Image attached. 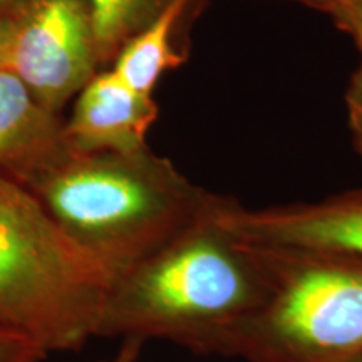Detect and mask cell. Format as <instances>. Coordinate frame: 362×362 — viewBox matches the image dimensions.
<instances>
[{
	"instance_id": "cell-1",
	"label": "cell",
	"mask_w": 362,
	"mask_h": 362,
	"mask_svg": "<svg viewBox=\"0 0 362 362\" xmlns=\"http://www.w3.org/2000/svg\"><path fill=\"white\" fill-rule=\"evenodd\" d=\"M225 200L211 194L187 226L115 280L96 337L235 356L240 334L269 296L270 275L260 248L228 225Z\"/></svg>"
},
{
	"instance_id": "cell-2",
	"label": "cell",
	"mask_w": 362,
	"mask_h": 362,
	"mask_svg": "<svg viewBox=\"0 0 362 362\" xmlns=\"http://www.w3.org/2000/svg\"><path fill=\"white\" fill-rule=\"evenodd\" d=\"M16 180L115 280L187 226L211 198L149 149L83 153L62 141Z\"/></svg>"
},
{
	"instance_id": "cell-3",
	"label": "cell",
	"mask_w": 362,
	"mask_h": 362,
	"mask_svg": "<svg viewBox=\"0 0 362 362\" xmlns=\"http://www.w3.org/2000/svg\"><path fill=\"white\" fill-rule=\"evenodd\" d=\"M112 284L24 185L0 175V325L47 356L79 351L96 337Z\"/></svg>"
},
{
	"instance_id": "cell-4",
	"label": "cell",
	"mask_w": 362,
	"mask_h": 362,
	"mask_svg": "<svg viewBox=\"0 0 362 362\" xmlns=\"http://www.w3.org/2000/svg\"><path fill=\"white\" fill-rule=\"evenodd\" d=\"M257 248L269 267V296L240 334L233 357L351 362L362 356V262Z\"/></svg>"
},
{
	"instance_id": "cell-5",
	"label": "cell",
	"mask_w": 362,
	"mask_h": 362,
	"mask_svg": "<svg viewBox=\"0 0 362 362\" xmlns=\"http://www.w3.org/2000/svg\"><path fill=\"white\" fill-rule=\"evenodd\" d=\"M4 69L52 115L94 78L99 62L86 0H25L11 16Z\"/></svg>"
},
{
	"instance_id": "cell-6",
	"label": "cell",
	"mask_w": 362,
	"mask_h": 362,
	"mask_svg": "<svg viewBox=\"0 0 362 362\" xmlns=\"http://www.w3.org/2000/svg\"><path fill=\"white\" fill-rule=\"evenodd\" d=\"M233 232L255 247L362 262V189L315 203L245 208L225 200Z\"/></svg>"
},
{
	"instance_id": "cell-7",
	"label": "cell",
	"mask_w": 362,
	"mask_h": 362,
	"mask_svg": "<svg viewBox=\"0 0 362 362\" xmlns=\"http://www.w3.org/2000/svg\"><path fill=\"white\" fill-rule=\"evenodd\" d=\"M158 117L151 96L136 93L112 71L94 76L79 93L62 141L83 153H139Z\"/></svg>"
},
{
	"instance_id": "cell-8",
	"label": "cell",
	"mask_w": 362,
	"mask_h": 362,
	"mask_svg": "<svg viewBox=\"0 0 362 362\" xmlns=\"http://www.w3.org/2000/svg\"><path fill=\"white\" fill-rule=\"evenodd\" d=\"M61 144L56 116L40 106L12 71L0 69V166L19 176Z\"/></svg>"
},
{
	"instance_id": "cell-9",
	"label": "cell",
	"mask_w": 362,
	"mask_h": 362,
	"mask_svg": "<svg viewBox=\"0 0 362 362\" xmlns=\"http://www.w3.org/2000/svg\"><path fill=\"white\" fill-rule=\"evenodd\" d=\"M189 0H168L144 29L134 34L116 56L112 72L136 93L151 96L166 71L183 64L185 56L175 49L173 33Z\"/></svg>"
},
{
	"instance_id": "cell-10",
	"label": "cell",
	"mask_w": 362,
	"mask_h": 362,
	"mask_svg": "<svg viewBox=\"0 0 362 362\" xmlns=\"http://www.w3.org/2000/svg\"><path fill=\"white\" fill-rule=\"evenodd\" d=\"M168 0H86L99 62L110 61L151 22Z\"/></svg>"
},
{
	"instance_id": "cell-11",
	"label": "cell",
	"mask_w": 362,
	"mask_h": 362,
	"mask_svg": "<svg viewBox=\"0 0 362 362\" xmlns=\"http://www.w3.org/2000/svg\"><path fill=\"white\" fill-rule=\"evenodd\" d=\"M334 19L347 34L352 35L361 54L359 66H357L351 83L347 86L346 107L352 143L362 155V0H354L349 7L344 8Z\"/></svg>"
},
{
	"instance_id": "cell-12",
	"label": "cell",
	"mask_w": 362,
	"mask_h": 362,
	"mask_svg": "<svg viewBox=\"0 0 362 362\" xmlns=\"http://www.w3.org/2000/svg\"><path fill=\"white\" fill-rule=\"evenodd\" d=\"M45 357L37 344L0 325V362H42Z\"/></svg>"
},
{
	"instance_id": "cell-13",
	"label": "cell",
	"mask_w": 362,
	"mask_h": 362,
	"mask_svg": "<svg viewBox=\"0 0 362 362\" xmlns=\"http://www.w3.org/2000/svg\"><path fill=\"white\" fill-rule=\"evenodd\" d=\"M143 346L144 342L138 341V339H124V341H121L119 349L115 354L99 362H138L141 357Z\"/></svg>"
},
{
	"instance_id": "cell-14",
	"label": "cell",
	"mask_w": 362,
	"mask_h": 362,
	"mask_svg": "<svg viewBox=\"0 0 362 362\" xmlns=\"http://www.w3.org/2000/svg\"><path fill=\"white\" fill-rule=\"evenodd\" d=\"M293 2H300L304 6H309L312 8H319L330 13L332 17H337L344 8L349 7L354 0H293Z\"/></svg>"
},
{
	"instance_id": "cell-15",
	"label": "cell",
	"mask_w": 362,
	"mask_h": 362,
	"mask_svg": "<svg viewBox=\"0 0 362 362\" xmlns=\"http://www.w3.org/2000/svg\"><path fill=\"white\" fill-rule=\"evenodd\" d=\"M8 42H11V19L0 17V69H4L7 59Z\"/></svg>"
},
{
	"instance_id": "cell-16",
	"label": "cell",
	"mask_w": 362,
	"mask_h": 362,
	"mask_svg": "<svg viewBox=\"0 0 362 362\" xmlns=\"http://www.w3.org/2000/svg\"><path fill=\"white\" fill-rule=\"evenodd\" d=\"M25 0H0V17L11 16L13 11H17Z\"/></svg>"
},
{
	"instance_id": "cell-17",
	"label": "cell",
	"mask_w": 362,
	"mask_h": 362,
	"mask_svg": "<svg viewBox=\"0 0 362 362\" xmlns=\"http://www.w3.org/2000/svg\"><path fill=\"white\" fill-rule=\"evenodd\" d=\"M351 362H362V356H359V357H357V359H354V361H351Z\"/></svg>"
}]
</instances>
